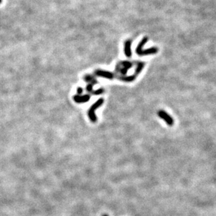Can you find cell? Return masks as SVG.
I'll use <instances>...</instances> for the list:
<instances>
[{
    "instance_id": "cell-1",
    "label": "cell",
    "mask_w": 216,
    "mask_h": 216,
    "mask_svg": "<svg viewBox=\"0 0 216 216\" xmlns=\"http://www.w3.org/2000/svg\"><path fill=\"white\" fill-rule=\"evenodd\" d=\"M104 103V100L103 99H100L97 102L94 103V104H92V106L90 107V109L88 110V115L90 120L92 121V122H95L97 121V116L95 115V110L97 108H98L99 107H100Z\"/></svg>"
},
{
    "instance_id": "cell-2",
    "label": "cell",
    "mask_w": 216,
    "mask_h": 216,
    "mask_svg": "<svg viewBox=\"0 0 216 216\" xmlns=\"http://www.w3.org/2000/svg\"><path fill=\"white\" fill-rule=\"evenodd\" d=\"M157 114H158L159 118L162 119V120H164L165 122H166L167 124L169 125V126H172V125H173L174 120H173V118L170 116V115L167 114V112H165L164 111L159 110L158 113H157Z\"/></svg>"
},
{
    "instance_id": "cell-3",
    "label": "cell",
    "mask_w": 216,
    "mask_h": 216,
    "mask_svg": "<svg viewBox=\"0 0 216 216\" xmlns=\"http://www.w3.org/2000/svg\"><path fill=\"white\" fill-rule=\"evenodd\" d=\"M95 74L97 76H102L103 78H108V79H113L114 77V74L111 72H107V71H103V70H97L95 72Z\"/></svg>"
},
{
    "instance_id": "cell-4",
    "label": "cell",
    "mask_w": 216,
    "mask_h": 216,
    "mask_svg": "<svg viewBox=\"0 0 216 216\" xmlns=\"http://www.w3.org/2000/svg\"><path fill=\"white\" fill-rule=\"evenodd\" d=\"M157 51H158V49L157 48L153 47L150 48H148V49H143L141 50L139 53H137V55L139 56H144V55H152V54H155L157 53Z\"/></svg>"
},
{
    "instance_id": "cell-5",
    "label": "cell",
    "mask_w": 216,
    "mask_h": 216,
    "mask_svg": "<svg viewBox=\"0 0 216 216\" xmlns=\"http://www.w3.org/2000/svg\"><path fill=\"white\" fill-rule=\"evenodd\" d=\"M120 66H118V70L120 71V73H122V74H125L127 73L129 69L131 68L132 66V64L129 62H121L120 64Z\"/></svg>"
},
{
    "instance_id": "cell-6",
    "label": "cell",
    "mask_w": 216,
    "mask_h": 216,
    "mask_svg": "<svg viewBox=\"0 0 216 216\" xmlns=\"http://www.w3.org/2000/svg\"><path fill=\"white\" fill-rule=\"evenodd\" d=\"M74 101L77 103H85L88 102L89 100L90 99V96L89 94H86L83 96L80 95H75L74 97Z\"/></svg>"
},
{
    "instance_id": "cell-7",
    "label": "cell",
    "mask_w": 216,
    "mask_h": 216,
    "mask_svg": "<svg viewBox=\"0 0 216 216\" xmlns=\"http://www.w3.org/2000/svg\"><path fill=\"white\" fill-rule=\"evenodd\" d=\"M131 42L130 40H128L125 42V54L128 58H130L132 55V51H131Z\"/></svg>"
},
{
    "instance_id": "cell-8",
    "label": "cell",
    "mask_w": 216,
    "mask_h": 216,
    "mask_svg": "<svg viewBox=\"0 0 216 216\" xmlns=\"http://www.w3.org/2000/svg\"><path fill=\"white\" fill-rule=\"evenodd\" d=\"M147 41H148V38H147V37H144L142 40H141V42L139 43V45L137 46V47L136 48V54L139 53V52H140L141 50H143V47L144 46V45L146 44V43Z\"/></svg>"
},
{
    "instance_id": "cell-9",
    "label": "cell",
    "mask_w": 216,
    "mask_h": 216,
    "mask_svg": "<svg viewBox=\"0 0 216 216\" xmlns=\"http://www.w3.org/2000/svg\"><path fill=\"white\" fill-rule=\"evenodd\" d=\"M84 79L87 82L91 83L93 85V86H94V85L97 83V80L94 79V78H93V76H92L91 75H86V76H85Z\"/></svg>"
},
{
    "instance_id": "cell-10",
    "label": "cell",
    "mask_w": 216,
    "mask_h": 216,
    "mask_svg": "<svg viewBox=\"0 0 216 216\" xmlns=\"http://www.w3.org/2000/svg\"><path fill=\"white\" fill-rule=\"evenodd\" d=\"M135 77H136V76H131L129 77H120V80H124V81H132L135 79Z\"/></svg>"
},
{
    "instance_id": "cell-11",
    "label": "cell",
    "mask_w": 216,
    "mask_h": 216,
    "mask_svg": "<svg viewBox=\"0 0 216 216\" xmlns=\"http://www.w3.org/2000/svg\"><path fill=\"white\" fill-rule=\"evenodd\" d=\"M103 92H104V89L100 88L95 90V91H94L92 93H93L94 95H99V94H101L102 93H103Z\"/></svg>"
},
{
    "instance_id": "cell-12",
    "label": "cell",
    "mask_w": 216,
    "mask_h": 216,
    "mask_svg": "<svg viewBox=\"0 0 216 216\" xmlns=\"http://www.w3.org/2000/svg\"><path fill=\"white\" fill-rule=\"evenodd\" d=\"M92 87H93V85L92 83L91 84H88V86L86 87V90L88 92H92Z\"/></svg>"
},
{
    "instance_id": "cell-13",
    "label": "cell",
    "mask_w": 216,
    "mask_h": 216,
    "mask_svg": "<svg viewBox=\"0 0 216 216\" xmlns=\"http://www.w3.org/2000/svg\"><path fill=\"white\" fill-rule=\"evenodd\" d=\"M83 90L81 88H78L77 89V93L78 94H81L83 93Z\"/></svg>"
},
{
    "instance_id": "cell-14",
    "label": "cell",
    "mask_w": 216,
    "mask_h": 216,
    "mask_svg": "<svg viewBox=\"0 0 216 216\" xmlns=\"http://www.w3.org/2000/svg\"><path fill=\"white\" fill-rule=\"evenodd\" d=\"M102 216H108V215H107V214H104V215H103Z\"/></svg>"
},
{
    "instance_id": "cell-15",
    "label": "cell",
    "mask_w": 216,
    "mask_h": 216,
    "mask_svg": "<svg viewBox=\"0 0 216 216\" xmlns=\"http://www.w3.org/2000/svg\"><path fill=\"white\" fill-rule=\"evenodd\" d=\"M1 0H0V2H1Z\"/></svg>"
}]
</instances>
